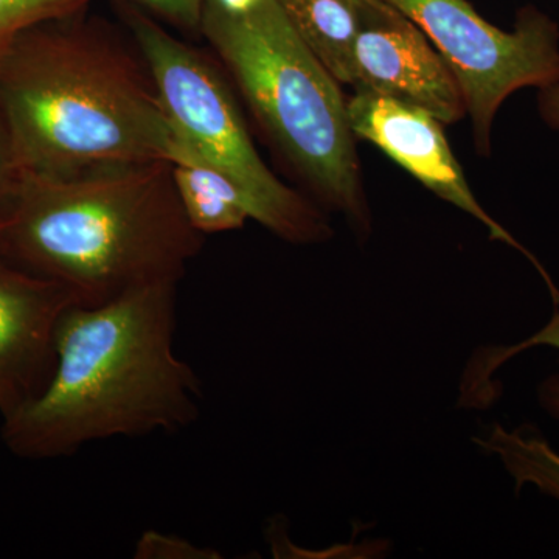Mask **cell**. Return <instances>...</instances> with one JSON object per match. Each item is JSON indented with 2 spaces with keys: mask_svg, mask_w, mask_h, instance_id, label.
<instances>
[{
  "mask_svg": "<svg viewBox=\"0 0 559 559\" xmlns=\"http://www.w3.org/2000/svg\"><path fill=\"white\" fill-rule=\"evenodd\" d=\"M178 285L153 283L103 305L70 307L57 329L46 388L2 418L7 450L27 460L60 459L94 441L193 425L202 389L175 349Z\"/></svg>",
  "mask_w": 559,
  "mask_h": 559,
  "instance_id": "obj_1",
  "label": "cell"
},
{
  "mask_svg": "<svg viewBox=\"0 0 559 559\" xmlns=\"http://www.w3.org/2000/svg\"><path fill=\"white\" fill-rule=\"evenodd\" d=\"M0 106L25 176L168 160L176 138L134 40L87 9L14 39L0 61Z\"/></svg>",
  "mask_w": 559,
  "mask_h": 559,
  "instance_id": "obj_2",
  "label": "cell"
},
{
  "mask_svg": "<svg viewBox=\"0 0 559 559\" xmlns=\"http://www.w3.org/2000/svg\"><path fill=\"white\" fill-rule=\"evenodd\" d=\"M202 242L167 159L60 178L25 176L13 212L0 224V250L60 283L83 307L153 283H179Z\"/></svg>",
  "mask_w": 559,
  "mask_h": 559,
  "instance_id": "obj_3",
  "label": "cell"
},
{
  "mask_svg": "<svg viewBox=\"0 0 559 559\" xmlns=\"http://www.w3.org/2000/svg\"><path fill=\"white\" fill-rule=\"evenodd\" d=\"M201 35L218 53L280 153L330 207L360 231L369 213L347 102L278 0L229 13L205 0Z\"/></svg>",
  "mask_w": 559,
  "mask_h": 559,
  "instance_id": "obj_4",
  "label": "cell"
},
{
  "mask_svg": "<svg viewBox=\"0 0 559 559\" xmlns=\"http://www.w3.org/2000/svg\"><path fill=\"white\" fill-rule=\"evenodd\" d=\"M116 3L171 123L240 189L252 219L296 245L326 240L330 227L322 213L275 178L261 159L215 64L151 14L130 3Z\"/></svg>",
  "mask_w": 559,
  "mask_h": 559,
  "instance_id": "obj_5",
  "label": "cell"
},
{
  "mask_svg": "<svg viewBox=\"0 0 559 559\" xmlns=\"http://www.w3.org/2000/svg\"><path fill=\"white\" fill-rule=\"evenodd\" d=\"M421 28L462 87L481 151L507 97L522 87L559 83L557 24L536 9L522 10L514 32L489 24L466 0H384Z\"/></svg>",
  "mask_w": 559,
  "mask_h": 559,
  "instance_id": "obj_6",
  "label": "cell"
},
{
  "mask_svg": "<svg viewBox=\"0 0 559 559\" xmlns=\"http://www.w3.org/2000/svg\"><path fill=\"white\" fill-rule=\"evenodd\" d=\"M355 14V91L428 110L441 123L466 114L457 79L428 36L384 0H349Z\"/></svg>",
  "mask_w": 559,
  "mask_h": 559,
  "instance_id": "obj_7",
  "label": "cell"
},
{
  "mask_svg": "<svg viewBox=\"0 0 559 559\" xmlns=\"http://www.w3.org/2000/svg\"><path fill=\"white\" fill-rule=\"evenodd\" d=\"M347 110L349 127L356 135L384 151L441 200L451 202L480 221L492 240L507 242L521 250L546 278L555 304L559 301V290L538 260L514 240L498 221L492 219L474 197L444 138L440 120L418 106L370 91H355V95L347 102Z\"/></svg>",
  "mask_w": 559,
  "mask_h": 559,
  "instance_id": "obj_8",
  "label": "cell"
},
{
  "mask_svg": "<svg viewBox=\"0 0 559 559\" xmlns=\"http://www.w3.org/2000/svg\"><path fill=\"white\" fill-rule=\"evenodd\" d=\"M73 305L79 301L68 288L0 250V417L46 388L57 360V329Z\"/></svg>",
  "mask_w": 559,
  "mask_h": 559,
  "instance_id": "obj_9",
  "label": "cell"
},
{
  "mask_svg": "<svg viewBox=\"0 0 559 559\" xmlns=\"http://www.w3.org/2000/svg\"><path fill=\"white\" fill-rule=\"evenodd\" d=\"M176 138L168 160L180 205L191 226L201 235L241 229L252 213L240 189L210 164L186 134L175 127Z\"/></svg>",
  "mask_w": 559,
  "mask_h": 559,
  "instance_id": "obj_10",
  "label": "cell"
},
{
  "mask_svg": "<svg viewBox=\"0 0 559 559\" xmlns=\"http://www.w3.org/2000/svg\"><path fill=\"white\" fill-rule=\"evenodd\" d=\"M316 57L340 83H356V24L349 0H278Z\"/></svg>",
  "mask_w": 559,
  "mask_h": 559,
  "instance_id": "obj_11",
  "label": "cell"
},
{
  "mask_svg": "<svg viewBox=\"0 0 559 559\" xmlns=\"http://www.w3.org/2000/svg\"><path fill=\"white\" fill-rule=\"evenodd\" d=\"M539 345L559 349V304L550 322L527 341L511 347L481 348L471 358L460 382V406L473 407V409L488 407L498 396V388L491 382L492 373L513 356ZM539 396L543 406L555 418H559V378H550L544 382Z\"/></svg>",
  "mask_w": 559,
  "mask_h": 559,
  "instance_id": "obj_12",
  "label": "cell"
},
{
  "mask_svg": "<svg viewBox=\"0 0 559 559\" xmlns=\"http://www.w3.org/2000/svg\"><path fill=\"white\" fill-rule=\"evenodd\" d=\"M91 0H0V61L22 32L87 9Z\"/></svg>",
  "mask_w": 559,
  "mask_h": 559,
  "instance_id": "obj_13",
  "label": "cell"
},
{
  "mask_svg": "<svg viewBox=\"0 0 559 559\" xmlns=\"http://www.w3.org/2000/svg\"><path fill=\"white\" fill-rule=\"evenodd\" d=\"M24 179L25 175L17 159L13 134L0 106V224L13 212Z\"/></svg>",
  "mask_w": 559,
  "mask_h": 559,
  "instance_id": "obj_14",
  "label": "cell"
},
{
  "mask_svg": "<svg viewBox=\"0 0 559 559\" xmlns=\"http://www.w3.org/2000/svg\"><path fill=\"white\" fill-rule=\"evenodd\" d=\"M130 3L151 14L154 20L165 22L178 31L201 33L205 0H114Z\"/></svg>",
  "mask_w": 559,
  "mask_h": 559,
  "instance_id": "obj_15",
  "label": "cell"
},
{
  "mask_svg": "<svg viewBox=\"0 0 559 559\" xmlns=\"http://www.w3.org/2000/svg\"><path fill=\"white\" fill-rule=\"evenodd\" d=\"M216 551L197 546L190 540L175 535H165L156 530H146L135 544L134 558L138 559H213L219 558Z\"/></svg>",
  "mask_w": 559,
  "mask_h": 559,
  "instance_id": "obj_16",
  "label": "cell"
},
{
  "mask_svg": "<svg viewBox=\"0 0 559 559\" xmlns=\"http://www.w3.org/2000/svg\"><path fill=\"white\" fill-rule=\"evenodd\" d=\"M540 91V112L551 127L559 130V83Z\"/></svg>",
  "mask_w": 559,
  "mask_h": 559,
  "instance_id": "obj_17",
  "label": "cell"
},
{
  "mask_svg": "<svg viewBox=\"0 0 559 559\" xmlns=\"http://www.w3.org/2000/svg\"><path fill=\"white\" fill-rule=\"evenodd\" d=\"M221 9L229 11V13H245L252 9L259 0H215Z\"/></svg>",
  "mask_w": 559,
  "mask_h": 559,
  "instance_id": "obj_18",
  "label": "cell"
}]
</instances>
